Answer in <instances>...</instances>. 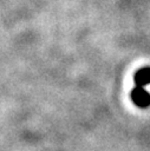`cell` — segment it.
Instances as JSON below:
<instances>
[{
    "mask_svg": "<svg viewBox=\"0 0 150 151\" xmlns=\"http://www.w3.org/2000/svg\"><path fill=\"white\" fill-rule=\"evenodd\" d=\"M131 100L141 109H145L150 106V93L142 86H136L131 91Z\"/></svg>",
    "mask_w": 150,
    "mask_h": 151,
    "instance_id": "obj_1",
    "label": "cell"
},
{
    "mask_svg": "<svg viewBox=\"0 0 150 151\" xmlns=\"http://www.w3.org/2000/svg\"><path fill=\"white\" fill-rule=\"evenodd\" d=\"M133 81L136 86L144 87L145 85L150 84V67H143L138 70L133 76Z\"/></svg>",
    "mask_w": 150,
    "mask_h": 151,
    "instance_id": "obj_2",
    "label": "cell"
}]
</instances>
